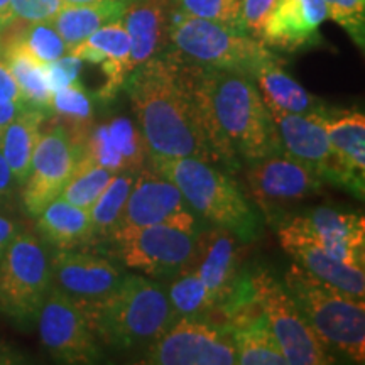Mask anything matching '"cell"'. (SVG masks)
I'll return each instance as SVG.
<instances>
[{
    "instance_id": "7",
    "label": "cell",
    "mask_w": 365,
    "mask_h": 365,
    "mask_svg": "<svg viewBox=\"0 0 365 365\" xmlns=\"http://www.w3.org/2000/svg\"><path fill=\"white\" fill-rule=\"evenodd\" d=\"M103 240L110 259L150 279L195 269L198 257V234L168 225L118 227Z\"/></svg>"
},
{
    "instance_id": "16",
    "label": "cell",
    "mask_w": 365,
    "mask_h": 365,
    "mask_svg": "<svg viewBox=\"0 0 365 365\" xmlns=\"http://www.w3.org/2000/svg\"><path fill=\"white\" fill-rule=\"evenodd\" d=\"M49 266L51 286L83 308H91L108 298L124 276L112 259L78 249L56 250Z\"/></svg>"
},
{
    "instance_id": "37",
    "label": "cell",
    "mask_w": 365,
    "mask_h": 365,
    "mask_svg": "<svg viewBox=\"0 0 365 365\" xmlns=\"http://www.w3.org/2000/svg\"><path fill=\"white\" fill-rule=\"evenodd\" d=\"M328 19L336 22L350 39L364 49L365 44V0H325Z\"/></svg>"
},
{
    "instance_id": "13",
    "label": "cell",
    "mask_w": 365,
    "mask_h": 365,
    "mask_svg": "<svg viewBox=\"0 0 365 365\" xmlns=\"http://www.w3.org/2000/svg\"><path fill=\"white\" fill-rule=\"evenodd\" d=\"M81 153L83 149L73 143L65 127L58 122L41 132L22 191V202L29 215L38 217L61 195L75 173Z\"/></svg>"
},
{
    "instance_id": "32",
    "label": "cell",
    "mask_w": 365,
    "mask_h": 365,
    "mask_svg": "<svg viewBox=\"0 0 365 365\" xmlns=\"http://www.w3.org/2000/svg\"><path fill=\"white\" fill-rule=\"evenodd\" d=\"M134 180L135 173H117L107 188L103 190V193L98 196L97 202L93 203V207L88 210L95 240L102 242L117 228Z\"/></svg>"
},
{
    "instance_id": "1",
    "label": "cell",
    "mask_w": 365,
    "mask_h": 365,
    "mask_svg": "<svg viewBox=\"0 0 365 365\" xmlns=\"http://www.w3.org/2000/svg\"><path fill=\"white\" fill-rule=\"evenodd\" d=\"M195 68L168 48L127 76L122 88L129 95L149 159L213 163L195 91Z\"/></svg>"
},
{
    "instance_id": "38",
    "label": "cell",
    "mask_w": 365,
    "mask_h": 365,
    "mask_svg": "<svg viewBox=\"0 0 365 365\" xmlns=\"http://www.w3.org/2000/svg\"><path fill=\"white\" fill-rule=\"evenodd\" d=\"M81 154H85L86 158H90L91 161L105 168V170H110L112 173H127L124 158L120 156V153L113 145L107 124L90 129Z\"/></svg>"
},
{
    "instance_id": "43",
    "label": "cell",
    "mask_w": 365,
    "mask_h": 365,
    "mask_svg": "<svg viewBox=\"0 0 365 365\" xmlns=\"http://www.w3.org/2000/svg\"><path fill=\"white\" fill-rule=\"evenodd\" d=\"M24 108H27V105L12 102V100H9L0 95V135H2L4 129H6L14 118L24 110Z\"/></svg>"
},
{
    "instance_id": "5",
    "label": "cell",
    "mask_w": 365,
    "mask_h": 365,
    "mask_svg": "<svg viewBox=\"0 0 365 365\" xmlns=\"http://www.w3.org/2000/svg\"><path fill=\"white\" fill-rule=\"evenodd\" d=\"M287 293L328 350L365 362V301L323 282L298 264L284 274Z\"/></svg>"
},
{
    "instance_id": "46",
    "label": "cell",
    "mask_w": 365,
    "mask_h": 365,
    "mask_svg": "<svg viewBox=\"0 0 365 365\" xmlns=\"http://www.w3.org/2000/svg\"><path fill=\"white\" fill-rule=\"evenodd\" d=\"M14 19L12 12V0H0V31L6 29L7 26H11Z\"/></svg>"
},
{
    "instance_id": "25",
    "label": "cell",
    "mask_w": 365,
    "mask_h": 365,
    "mask_svg": "<svg viewBox=\"0 0 365 365\" xmlns=\"http://www.w3.org/2000/svg\"><path fill=\"white\" fill-rule=\"evenodd\" d=\"M38 230L56 250L80 249L95 240L90 213L66 202L63 196L54 198L39 213Z\"/></svg>"
},
{
    "instance_id": "35",
    "label": "cell",
    "mask_w": 365,
    "mask_h": 365,
    "mask_svg": "<svg viewBox=\"0 0 365 365\" xmlns=\"http://www.w3.org/2000/svg\"><path fill=\"white\" fill-rule=\"evenodd\" d=\"M19 38L26 48L44 65L56 61L58 58L68 53L65 41L61 39L51 22H33L22 31Z\"/></svg>"
},
{
    "instance_id": "39",
    "label": "cell",
    "mask_w": 365,
    "mask_h": 365,
    "mask_svg": "<svg viewBox=\"0 0 365 365\" xmlns=\"http://www.w3.org/2000/svg\"><path fill=\"white\" fill-rule=\"evenodd\" d=\"M65 6L63 0H12L14 19L33 22H51Z\"/></svg>"
},
{
    "instance_id": "15",
    "label": "cell",
    "mask_w": 365,
    "mask_h": 365,
    "mask_svg": "<svg viewBox=\"0 0 365 365\" xmlns=\"http://www.w3.org/2000/svg\"><path fill=\"white\" fill-rule=\"evenodd\" d=\"M125 225H168L198 234L193 208L180 188L153 168H143L135 173L134 185L117 228Z\"/></svg>"
},
{
    "instance_id": "33",
    "label": "cell",
    "mask_w": 365,
    "mask_h": 365,
    "mask_svg": "<svg viewBox=\"0 0 365 365\" xmlns=\"http://www.w3.org/2000/svg\"><path fill=\"white\" fill-rule=\"evenodd\" d=\"M115 175L117 173L105 170V168L91 161L90 158H86L85 154H81L71 180L68 181V185L59 196H63L66 202L73 203L75 207H80L88 212Z\"/></svg>"
},
{
    "instance_id": "3",
    "label": "cell",
    "mask_w": 365,
    "mask_h": 365,
    "mask_svg": "<svg viewBox=\"0 0 365 365\" xmlns=\"http://www.w3.org/2000/svg\"><path fill=\"white\" fill-rule=\"evenodd\" d=\"M85 309L100 344L117 350L150 345L176 322L166 287L144 274H124L108 298Z\"/></svg>"
},
{
    "instance_id": "47",
    "label": "cell",
    "mask_w": 365,
    "mask_h": 365,
    "mask_svg": "<svg viewBox=\"0 0 365 365\" xmlns=\"http://www.w3.org/2000/svg\"><path fill=\"white\" fill-rule=\"evenodd\" d=\"M22 362L21 355L17 352H14L11 346L0 344V365H7V364H19Z\"/></svg>"
},
{
    "instance_id": "45",
    "label": "cell",
    "mask_w": 365,
    "mask_h": 365,
    "mask_svg": "<svg viewBox=\"0 0 365 365\" xmlns=\"http://www.w3.org/2000/svg\"><path fill=\"white\" fill-rule=\"evenodd\" d=\"M17 232H19V228H17L16 222L0 215V259H2L4 252H6V249L9 247V244H11Z\"/></svg>"
},
{
    "instance_id": "9",
    "label": "cell",
    "mask_w": 365,
    "mask_h": 365,
    "mask_svg": "<svg viewBox=\"0 0 365 365\" xmlns=\"http://www.w3.org/2000/svg\"><path fill=\"white\" fill-rule=\"evenodd\" d=\"M254 299L266 318L269 330L291 365L333 364V354L319 341L287 293L284 282L267 271L249 276Z\"/></svg>"
},
{
    "instance_id": "12",
    "label": "cell",
    "mask_w": 365,
    "mask_h": 365,
    "mask_svg": "<svg viewBox=\"0 0 365 365\" xmlns=\"http://www.w3.org/2000/svg\"><path fill=\"white\" fill-rule=\"evenodd\" d=\"M277 234L279 240L308 242L336 261L365 269L364 215L318 207L282 223Z\"/></svg>"
},
{
    "instance_id": "22",
    "label": "cell",
    "mask_w": 365,
    "mask_h": 365,
    "mask_svg": "<svg viewBox=\"0 0 365 365\" xmlns=\"http://www.w3.org/2000/svg\"><path fill=\"white\" fill-rule=\"evenodd\" d=\"M175 0H127L120 21L130 39L132 70L166 51Z\"/></svg>"
},
{
    "instance_id": "26",
    "label": "cell",
    "mask_w": 365,
    "mask_h": 365,
    "mask_svg": "<svg viewBox=\"0 0 365 365\" xmlns=\"http://www.w3.org/2000/svg\"><path fill=\"white\" fill-rule=\"evenodd\" d=\"M294 262L307 269L314 277L322 279L346 294L364 298L365 296V272L364 269L352 267L349 264L336 261L331 255L323 252L317 245L301 240H279Z\"/></svg>"
},
{
    "instance_id": "30",
    "label": "cell",
    "mask_w": 365,
    "mask_h": 365,
    "mask_svg": "<svg viewBox=\"0 0 365 365\" xmlns=\"http://www.w3.org/2000/svg\"><path fill=\"white\" fill-rule=\"evenodd\" d=\"M166 293L176 319H208L210 314L218 309L217 298L195 269L173 277Z\"/></svg>"
},
{
    "instance_id": "31",
    "label": "cell",
    "mask_w": 365,
    "mask_h": 365,
    "mask_svg": "<svg viewBox=\"0 0 365 365\" xmlns=\"http://www.w3.org/2000/svg\"><path fill=\"white\" fill-rule=\"evenodd\" d=\"M51 112L56 113V122L65 127L73 143L83 149L93 120V102L80 81L53 91Z\"/></svg>"
},
{
    "instance_id": "40",
    "label": "cell",
    "mask_w": 365,
    "mask_h": 365,
    "mask_svg": "<svg viewBox=\"0 0 365 365\" xmlns=\"http://www.w3.org/2000/svg\"><path fill=\"white\" fill-rule=\"evenodd\" d=\"M277 0H242L240 29L252 38H261L264 22Z\"/></svg>"
},
{
    "instance_id": "10",
    "label": "cell",
    "mask_w": 365,
    "mask_h": 365,
    "mask_svg": "<svg viewBox=\"0 0 365 365\" xmlns=\"http://www.w3.org/2000/svg\"><path fill=\"white\" fill-rule=\"evenodd\" d=\"M143 364L150 365H234L235 349L230 327L208 319L180 318L166 333L148 345Z\"/></svg>"
},
{
    "instance_id": "8",
    "label": "cell",
    "mask_w": 365,
    "mask_h": 365,
    "mask_svg": "<svg viewBox=\"0 0 365 365\" xmlns=\"http://www.w3.org/2000/svg\"><path fill=\"white\" fill-rule=\"evenodd\" d=\"M51 289V266L38 237L17 232L0 259V309L19 323L38 318Z\"/></svg>"
},
{
    "instance_id": "23",
    "label": "cell",
    "mask_w": 365,
    "mask_h": 365,
    "mask_svg": "<svg viewBox=\"0 0 365 365\" xmlns=\"http://www.w3.org/2000/svg\"><path fill=\"white\" fill-rule=\"evenodd\" d=\"M254 294V293H252ZM235 360L240 365H286L281 346L252 298L228 317Z\"/></svg>"
},
{
    "instance_id": "41",
    "label": "cell",
    "mask_w": 365,
    "mask_h": 365,
    "mask_svg": "<svg viewBox=\"0 0 365 365\" xmlns=\"http://www.w3.org/2000/svg\"><path fill=\"white\" fill-rule=\"evenodd\" d=\"M81 65H83V61L76 56H73L70 53L58 58L56 61L48 63V65H46V75H48V81L51 90L56 91L59 88H65V86L70 83L78 81Z\"/></svg>"
},
{
    "instance_id": "2",
    "label": "cell",
    "mask_w": 365,
    "mask_h": 365,
    "mask_svg": "<svg viewBox=\"0 0 365 365\" xmlns=\"http://www.w3.org/2000/svg\"><path fill=\"white\" fill-rule=\"evenodd\" d=\"M195 91L213 163L235 173L282 154L274 118L249 75L196 65Z\"/></svg>"
},
{
    "instance_id": "48",
    "label": "cell",
    "mask_w": 365,
    "mask_h": 365,
    "mask_svg": "<svg viewBox=\"0 0 365 365\" xmlns=\"http://www.w3.org/2000/svg\"><path fill=\"white\" fill-rule=\"evenodd\" d=\"M100 2H108V0H63V4H66V6H90V4Z\"/></svg>"
},
{
    "instance_id": "21",
    "label": "cell",
    "mask_w": 365,
    "mask_h": 365,
    "mask_svg": "<svg viewBox=\"0 0 365 365\" xmlns=\"http://www.w3.org/2000/svg\"><path fill=\"white\" fill-rule=\"evenodd\" d=\"M68 53L81 61L102 66L107 80L97 97L103 103L112 102L117 97L118 90L124 86L132 71L130 39L120 19L102 26Z\"/></svg>"
},
{
    "instance_id": "18",
    "label": "cell",
    "mask_w": 365,
    "mask_h": 365,
    "mask_svg": "<svg viewBox=\"0 0 365 365\" xmlns=\"http://www.w3.org/2000/svg\"><path fill=\"white\" fill-rule=\"evenodd\" d=\"M327 105L308 113H271L282 154L307 166L323 181L333 182L331 149L325 127Z\"/></svg>"
},
{
    "instance_id": "28",
    "label": "cell",
    "mask_w": 365,
    "mask_h": 365,
    "mask_svg": "<svg viewBox=\"0 0 365 365\" xmlns=\"http://www.w3.org/2000/svg\"><path fill=\"white\" fill-rule=\"evenodd\" d=\"M48 113L27 107L4 129L0 135V153L6 158L17 185H24L31 170V161Z\"/></svg>"
},
{
    "instance_id": "44",
    "label": "cell",
    "mask_w": 365,
    "mask_h": 365,
    "mask_svg": "<svg viewBox=\"0 0 365 365\" xmlns=\"http://www.w3.org/2000/svg\"><path fill=\"white\" fill-rule=\"evenodd\" d=\"M14 185H16V180H14L11 168H9L2 153H0V202H4V200L11 196Z\"/></svg>"
},
{
    "instance_id": "29",
    "label": "cell",
    "mask_w": 365,
    "mask_h": 365,
    "mask_svg": "<svg viewBox=\"0 0 365 365\" xmlns=\"http://www.w3.org/2000/svg\"><path fill=\"white\" fill-rule=\"evenodd\" d=\"M125 6L127 0H108V2L90 4V6H66L65 4L61 11L53 17L51 24L70 51L102 26L120 19Z\"/></svg>"
},
{
    "instance_id": "14",
    "label": "cell",
    "mask_w": 365,
    "mask_h": 365,
    "mask_svg": "<svg viewBox=\"0 0 365 365\" xmlns=\"http://www.w3.org/2000/svg\"><path fill=\"white\" fill-rule=\"evenodd\" d=\"M245 182L254 203L269 220H277L282 208L317 195L325 185L307 166L284 154L245 164Z\"/></svg>"
},
{
    "instance_id": "36",
    "label": "cell",
    "mask_w": 365,
    "mask_h": 365,
    "mask_svg": "<svg viewBox=\"0 0 365 365\" xmlns=\"http://www.w3.org/2000/svg\"><path fill=\"white\" fill-rule=\"evenodd\" d=\"M176 6L190 16L240 29L242 0H175ZM244 33V31H242Z\"/></svg>"
},
{
    "instance_id": "19",
    "label": "cell",
    "mask_w": 365,
    "mask_h": 365,
    "mask_svg": "<svg viewBox=\"0 0 365 365\" xmlns=\"http://www.w3.org/2000/svg\"><path fill=\"white\" fill-rule=\"evenodd\" d=\"M325 0H277L264 22L259 41L269 49L298 53L322 44Z\"/></svg>"
},
{
    "instance_id": "34",
    "label": "cell",
    "mask_w": 365,
    "mask_h": 365,
    "mask_svg": "<svg viewBox=\"0 0 365 365\" xmlns=\"http://www.w3.org/2000/svg\"><path fill=\"white\" fill-rule=\"evenodd\" d=\"M107 127L113 145L124 158L127 173L143 170L144 161L148 159V149L137 124L127 117H115L108 122Z\"/></svg>"
},
{
    "instance_id": "20",
    "label": "cell",
    "mask_w": 365,
    "mask_h": 365,
    "mask_svg": "<svg viewBox=\"0 0 365 365\" xmlns=\"http://www.w3.org/2000/svg\"><path fill=\"white\" fill-rule=\"evenodd\" d=\"M325 127L331 149L333 185L364 198L365 193V117L359 110L327 107Z\"/></svg>"
},
{
    "instance_id": "27",
    "label": "cell",
    "mask_w": 365,
    "mask_h": 365,
    "mask_svg": "<svg viewBox=\"0 0 365 365\" xmlns=\"http://www.w3.org/2000/svg\"><path fill=\"white\" fill-rule=\"evenodd\" d=\"M2 54L14 81L19 86L22 97H24V102L29 107L39 108L46 113L51 112L53 90L49 86L44 63H41L26 48L19 34L12 36L2 44Z\"/></svg>"
},
{
    "instance_id": "11",
    "label": "cell",
    "mask_w": 365,
    "mask_h": 365,
    "mask_svg": "<svg viewBox=\"0 0 365 365\" xmlns=\"http://www.w3.org/2000/svg\"><path fill=\"white\" fill-rule=\"evenodd\" d=\"M39 336L54 359L63 364H95L102 359L100 340L88 312L51 286L38 314Z\"/></svg>"
},
{
    "instance_id": "4",
    "label": "cell",
    "mask_w": 365,
    "mask_h": 365,
    "mask_svg": "<svg viewBox=\"0 0 365 365\" xmlns=\"http://www.w3.org/2000/svg\"><path fill=\"white\" fill-rule=\"evenodd\" d=\"M159 175L180 188L195 213L215 227L232 232L244 244L259 239L262 232L261 215L225 173L213 163L196 158L150 159Z\"/></svg>"
},
{
    "instance_id": "17",
    "label": "cell",
    "mask_w": 365,
    "mask_h": 365,
    "mask_svg": "<svg viewBox=\"0 0 365 365\" xmlns=\"http://www.w3.org/2000/svg\"><path fill=\"white\" fill-rule=\"evenodd\" d=\"M232 232L215 227L198 234V257L195 271L218 301V309L230 307L247 286V276L242 272L244 250Z\"/></svg>"
},
{
    "instance_id": "24",
    "label": "cell",
    "mask_w": 365,
    "mask_h": 365,
    "mask_svg": "<svg viewBox=\"0 0 365 365\" xmlns=\"http://www.w3.org/2000/svg\"><path fill=\"white\" fill-rule=\"evenodd\" d=\"M252 80L271 113H308L325 105L284 70L271 49L254 70Z\"/></svg>"
},
{
    "instance_id": "6",
    "label": "cell",
    "mask_w": 365,
    "mask_h": 365,
    "mask_svg": "<svg viewBox=\"0 0 365 365\" xmlns=\"http://www.w3.org/2000/svg\"><path fill=\"white\" fill-rule=\"evenodd\" d=\"M186 61L218 70L249 75L269 53L261 41L218 22L200 19L176 6L173 12L170 46Z\"/></svg>"
},
{
    "instance_id": "42",
    "label": "cell",
    "mask_w": 365,
    "mask_h": 365,
    "mask_svg": "<svg viewBox=\"0 0 365 365\" xmlns=\"http://www.w3.org/2000/svg\"><path fill=\"white\" fill-rule=\"evenodd\" d=\"M0 95L9 100H12V102L27 105L24 102V97H22L19 86H17V83L12 78L11 70H9L6 59H4L2 44H0ZM27 107H29V105H27Z\"/></svg>"
}]
</instances>
